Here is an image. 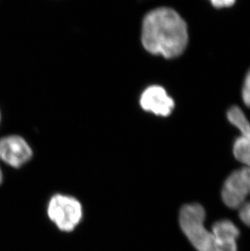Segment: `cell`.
<instances>
[{"label":"cell","mask_w":250,"mask_h":251,"mask_svg":"<svg viewBox=\"0 0 250 251\" xmlns=\"http://www.w3.org/2000/svg\"><path fill=\"white\" fill-rule=\"evenodd\" d=\"M139 102L145 112L163 117L170 116L175 108L174 100L163 86L158 85L146 88L140 96Z\"/></svg>","instance_id":"cell-7"},{"label":"cell","mask_w":250,"mask_h":251,"mask_svg":"<svg viewBox=\"0 0 250 251\" xmlns=\"http://www.w3.org/2000/svg\"><path fill=\"white\" fill-rule=\"evenodd\" d=\"M32 156V148L22 136L12 134L0 138V161L8 166L21 168Z\"/></svg>","instance_id":"cell-5"},{"label":"cell","mask_w":250,"mask_h":251,"mask_svg":"<svg viewBox=\"0 0 250 251\" xmlns=\"http://www.w3.org/2000/svg\"><path fill=\"white\" fill-rule=\"evenodd\" d=\"M242 99L247 107H250V70L246 75L242 88Z\"/></svg>","instance_id":"cell-9"},{"label":"cell","mask_w":250,"mask_h":251,"mask_svg":"<svg viewBox=\"0 0 250 251\" xmlns=\"http://www.w3.org/2000/svg\"><path fill=\"white\" fill-rule=\"evenodd\" d=\"M226 206L238 211L239 217L250 227V168L236 170L225 180L222 190Z\"/></svg>","instance_id":"cell-3"},{"label":"cell","mask_w":250,"mask_h":251,"mask_svg":"<svg viewBox=\"0 0 250 251\" xmlns=\"http://www.w3.org/2000/svg\"><path fill=\"white\" fill-rule=\"evenodd\" d=\"M141 41L145 50L166 59L181 55L189 43L186 22L173 8L151 10L142 21Z\"/></svg>","instance_id":"cell-1"},{"label":"cell","mask_w":250,"mask_h":251,"mask_svg":"<svg viewBox=\"0 0 250 251\" xmlns=\"http://www.w3.org/2000/svg\"><path fill=\"white\" fill-rule=\"evenodd\" d=\"M227 119L241 132V135L234 142V156L250 168V122L242 110L236 106L228 110Z\"/></svg>","instance_id":"cell-6"},{"label":"cell","mask_w":250,"mask_h":251,"mask_svg":"<svg viewBox=\"0 0 250 251\" xmlns=\"http://www.w3.org/2000/svg\"><path fill=\"white\" fill-rule=\"evenodd\" d=\"M236 0H210L211 4L216 8H225L231 7L235 4Z\"/></svg>","instance_id":"cell-10"},{"label":"cell","mask_w":250,"mask_h":251,"mask_svg":"<svg viewBox=\"0 0 250 251\" xmlns=\"http://www.w3.org/2000/svg\"><path fill=\"white\" fill-rule=\"evenodd\" d=\"M2 180H3V175H2V169H1V167H0V185L2 183Z\"/></svg>","instance_id":"cell-11"},{"label":"cell","mask_w":250,"mask_h":251,"mask_svg":"<svg viewBox=\"0 0 250 251\" xmlns=\"http://www.w3.org/2000/svg\"><path fill=\"white\" fill-rule=\"evenodd\" d=\"M211 232L215 236L216 251H237L236 240L240 232L231 221H218L213 225Z\"/></svg>","instance_id":"cell-8"},{"label":"cell","mask_w":250,"mask_h":251,"mask_svg":"<svg viewBox=\"0 0 250 251\" xmlns=\"http://www.w3.org/2000/svg\"><path fill=\"white\" fill-rule=\"evenodd\" d=\"M1 121H2V112H1V109H0V125H1Z\"/></svg>","instance_id":"cell-12"},{"label":"cell","mask_w":250,"mask_h":251,"mask_svg":"<svg viewBox=\"0 0 250 251\" xmlns=\"http://www.w3.org/2000/svg\"><path fill=\"white\" fill-rule=\"evenodd\" d=\"M205 212L200 204H188L179 213V225L193 247L198 251H216L213 232L205 227Z\"/></svg>","instance_id":"cell-2"},{"label":"cell","mask_w":250,"mask_h":251,"mask_svg":"<svg viewBox=\"0 0 250 251\" xmlns=\"http://www.w3.org/2000/svg\"><path fill=\"white\" fill-rule=\"evenodd\" d=\"M48 213L59 229L71 232L80 223L82 207L80 201L73 197L56 195L52 197L48 204Z\"/></svg>","instance_id":"cell-4"}]
</instances>
